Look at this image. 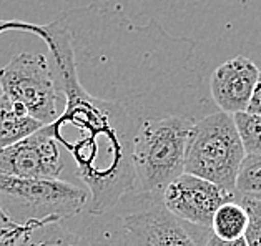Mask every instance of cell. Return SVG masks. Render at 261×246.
Masks as SVG:
<instances>
[{
  "label": "cell",
  "mask_w": 261,
  "mask_h": 246,
  "mask_svg": "<svg viewBox=\"0 0 261 246\" xmlns=\"http://www.w3.org/2000/svg\"><path fill=\"white\" fill-rule=\"evenodd\" d=\"M48 59L65 110L47 127L63 150L67 168L73 167V175L90 195L88 213L103 214L135 193L132 143L137 130L122 103L92 97L82 88L68 42L54 45Z\"/></svg>",
  "instance_id": "obj_1"
},
{
  "label": "cell",
  "mask_w": 261,
  "mask_h": 246,
  "mask_svg": "<svg viewBox=\"0 0 261 246\" xmlns=\"http://www.w3.org/2000/svg\"><path fill=\"white\" fill-rule=\"evenodd\" d=\"M193 120L167 115L140 122L132 143L135 192L142 198H163L165 190L185 173V155Z\"/></svg>",
  "instance_id": "obj_2"
},
{
  "label": "cell",
  "mask_w": 261,
  "mask_h": 246,
  "mask_svg": "<svg viewBox=\"0 0 261 246\" xmlns=\"http://www.w3.org/2000/svg\"><path fill=\"white\" fill-rule=\"evenodd\" d=\"M90 195L63 178H17L0 173V208L18 226L63 222L84 211Z\"/></svg>",
  "instance_id": "obj_3"
},
{
  "label": "cell",
  "mask_w": 261,
  "mask_h": 246,
  "mask_svg": "<svg viewBox=\"0 0 261 246\" xmlns=\"http://www.w3.org/2000/svg\"><path fill=\"white\" fill-rule=\"evenodd\" d=\"M245 156L233 115L215 112L193 123L185 155V173L237 193V178Z\"/></svg>",
  "instance_id": "obj_4"
},
{
  "label": "cell",
  "mask_w": 261,
  "mask_h": 246,
  "mask_svg": "<svg viewBox=\"0 0 261 246\" xmlns=\"http://www.w3.org/2000/svg\"><path fill=\"white\" fill-rule=\"evenodd\" d=\"M4 95L22 105L43 127L52 125L65 110V97L57 88L52 62L42 53H18L0 68Z\"/></svg>",
  "instance_id": "obj_5"
},
{
  "label": "cell",
  "mask_w": 261,
  "mask_h": 246,
  "mask_svg": "<svg viewBox=\"0 0 261 246\" xmlns=\"http://www.w3.org/2000/svg\"><path fill=\"white\" fill-rule=\"evenodd\" d=\"M123 216V246H203L212 230L196 228L167 210L162 198H142Z\"/></svg>",
  "instance_id": "obj_6"
},
{
  "label": "cell",
  "mask_w": 261,
  "mask_h": 246,
  "mask_svg": "<svg viewBox=\"0 0 261 246\" xmlns=\"http://www.w3.org/2000/svg\"><path fill=\"white\" fill-rule=\"evenodd\" d=\"M162 200L167 210L178 220L196 228L212 230L218 208L228 201L238 200V195L223 190L200 176L183 173L165 190Z\"/></svg>",
  "instance_id": "obj_7"
},
{
  "label": "cell",
  "mask_w": 261,
  "mask_h": 246,
  "mask_svg": "<svg viewBox=\"0 0 261 246\" xmlns=\"http://www.w3.org/2000/svg\"><path fill=\"white\" fill-rule=\"evenodd\" d=\"M65 170L67 158L47 125L25 140L0 150L2 175L17 178H62Z\"/></svg>",
  "instance_id": "obj_8"
},
{
  "label": "cell",
  "mask_w": 261,
  "mask_h": 246,
  "mask_svg": "<svg viewBox=\"0 0 261 246\" xmlns=\"http://www.w3.org/2000/svg\"><path fill=\"white\" fill-rule=\"evenodd\" d=\"M259 73L256 64L243 55L223 62L210 80L212 98L220 112L228 115L246 112Z\"/></svg>",
  "instance_id": "obj_9"
},
{
  "label": "cell",
  "mask_w": 261,
  "mask_h": 246,
  "mask_svg": "<svg viewBox=\"0 0 261 246\" xmlns=\"http://www.w3.org/2000/svg\"><path fill=\"white\" fill-rule=\"evenodd\" d=\"M43 125L30 117L22 105L15 103L7 95L0 97V150H5L25 140Z\"/></svg>",
  "instance_id": "obj_10"
},
{
  "label": "cell",
  "mask_w": 261,
  "mask_h": 246,
  "mask_svg": "<svg viewBox=\"0 0 261 246\" xmlns=\"http://www.w3.org/2000/svg\"><path fill=\"white\" fill-rule=\"evenodd\" d=\"M15 246H92L79 233L72 231L62 222L34 223L25 226Z\"/></svg>",
  "instance_id": "obj_11"
},
{
  "label": "cell",
  "mask_w": 261,
  "mask_h": 246,
  "mask_svg": "<svg viewBox=\"0 0 261 246\" xmlns=\"http://www.w3.org/2000/svg\"><path fill=\"white\" fill-rule=\"evenodd\" d=\"M248 228V213L238 200L221 205L215 213L212 231L221 239L245 238Z\"/></svg>",
  "instance_id": "obj_12"
},
{
  "label": "cell",
  "mask_w": 261,
  "mask_h": 246,
  "mask_svg": "<svg viewBox=\"0 0 261 246\" xmlns=\"http://www.w3.org/2000/svg\"><path fill=\"white\" fill-rule=\"evenodd\" d=\"M237 195L261 201V155H246L237 178Z\"/></svg>",
  "instance_id": "obj_13"
},
{
  "label": "cell",
  "mask_w": 261,
  "mask_h": 246,
  "mask_svg": "<svg viewBox=\"0 0 261 246\" xmlns=\"http://www.w3.org/2000/svg\"><path fill=\"white\" fill-rule=\"evenodd\" d=\"M233 120L246 155H261V117L243 112L233 115Z\"/></svg>",
  "instance_id": "obj_14"
},
{
  "label": "cell",
  "mask_w": 261,
  "mask_h": 246,
  "mask_svg": "<svg viewBox=\"0 0 261 246\" xmlns=\"http://www.w3.org/2000/svg\"><path fill=\"white\" fill-rule=\"evenodd\" d=\"M238 201L248 213V228L245 233L248 246H261V201L248 197H238Z\"/></svg>",
  "instance_id": "obj_15"
},
{
  "label": "cell",
  "mask_w": 261,
  "mask_h": 246,
  "mask_svg": "<svg viewBox=\"0 0 261 246\" xmlns=\"http://www.w3.org/2000/svg\"><path fill=\"white\" fill-rule=\"evenodd\" d=\"M25 226L15 225L0 208V246H15Z\"/></svg>",
  "instance_id": "obj_16"
},
{
  "label": "cell",
  "mask_w": 261,
  "mask_h": 246,
  "mask_svg": "<svg viewBox=\"0 0 261 246\" xmlns=\"http://www.w3.org/2000/svg\"><path fill=\"white\" fill-rule=\"evenodd\" d=\"M203 246H248V243H246L245 238H238V239H221V238H218L216 235H213V231H212Z\"/></svg>",
  "instance_id": "obj_17"
},
{
  "label": "cell",
  "mask_w": 261,
  "mask_h": 246,
  "mask_svg": "<svg viewBox=\"0 0 261 246\" xmlns=\"http://www.w3.org/2000/svg\"><path fill=\"white\" fill-rule=\"evenodd\" d=\"M248 113H253V115H259L261 117V73L258 77L256 85H254L253 95L250 100V105H248Z\"/></svg>",
  "instance_id": "obj_18"
},
{
  "label": "cell",
  "mask_w": 261,
  "mask_h": 246,
  "mask_svg": "<svg viewBox=\"0 0 261 246\" xmlns=\"http://www.w3.org/2000/svg\"><path fill=\"white\" fill-rule=\"evenodd\" d=\"M4 32H7V30H5V20H0V34H4Z\"/></svg>",
  "instance_id": "obj_19"
},
{
  "label": "cell",
  "mask_w": 261,
  "mask_h": 246,
  "mask_svg": "<svg viewBox=\"0 0 261 246\" xmlns=\"http://www.w3.org/2000/svg\"><path fill=\"white\" fill-rule=\"evenodd\" d=\"M4 95V90H2V85H0V97Z\"/></svg>",
  "instance_id": "obj_20"
}]
</instances>
